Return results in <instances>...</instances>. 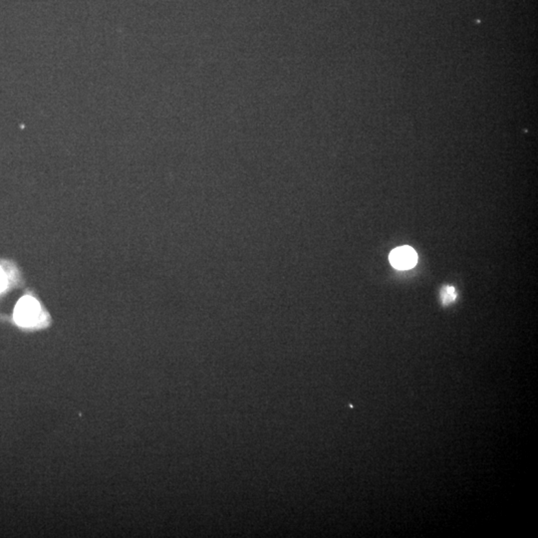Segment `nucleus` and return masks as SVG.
<instances>
[{
  "label": "nucleus",
  "instance_id": "nucleus-1",
  "mask_svg": "<svg viewBox=\"0 0 538 538\" xmlns=\"http://www.w3.org/2000/svg\"><path fill=\"white\" fill-rule=\"evenodd\" d=\"M40 313L39 303L30 296H24L14 309V320L17 324L23 327H29L37 322Z\"/></svg>",
  "mask_w": 538,
  "mask_h": 538
},
{
  "label": "nucleus",
  "instance_id": "nucleus-2",
  "mask_svg": "<svg viewBox=\"0 0 538 538\" xmlns=\"http://www.w3.org/2000/svg\"><path fill=\"white\" fill-rule=\"evenodd\" d=\"M391 265L396 269L406 270L411 269L417 265L418 256L417 252L412 247L408 245L395 248L389 256Z\"/></svg>",
  "mask_w": 538,
  "mask_h": 538
},
{
  "label": "nucleus",
  "instance_id": "nucleus-3",
  "mask_svg": "<svg viewBox=\"0 0 538 538\" xmlns=\"http://www.w3.org/2000/svg\"><path fill=\"white\" fill-rule=\"evenodd\" d=\"M441 302L443 305H449L454 302L456 298V291L451 285H445L441 291Z\"/></svg>",
  "mask_w": 538,
  "mask_h": 538
},
{
  "label": "nucleus",
  "instance_id": "nucleus-4",
  "mask_svg": "<svg viewBox=\"0 0 538 538\" xmlns=\"http://www.w3.org/2000/svg\"><path fill=\"white\" fill-rule=\"evenodd\" d=\"M6 284H8V280H6L5 273H4L3 270L0 267V292H2L5 289Z\"/></svg>",
  "mask_w": 538,
  "mask_h": 538
}]
</instances>
